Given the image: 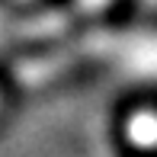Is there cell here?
Segmentation results:
<instances>
[{
	"instance_id": "6da1fadb",
	"label": "cell",
	"mask_w": 157,
	"mask_h": 157,
	"mask_svg": "<svg viewBox=\"0 0 157 157\" xmlns=\"http://www.w3.org/2000/svg\"><path fill=\"white\" fill-rule=\"evenodd\" d=\"M128 138L135 144H157V116L154 112H138L128 122Z\"/></svg>"
},
{
	"instance_id": "7a4b0ae2",
	"label": "cell",
	"mask_w": 157,
	"mask_h": 157,
	"mask_svg": "<svg viewBox=\"0 0 157 157\" xmlns=\"http://www.w3.org/2000/svg\"><path fill=\"white\" fill-rule=\"evenodd\" d=\"M80 3H83V6H87V10H99V6H103V3H106V0H80Z\"/></svg>"
}]
</instances>
